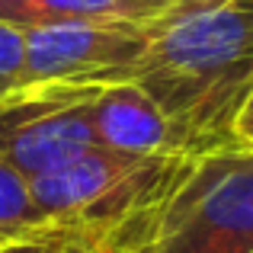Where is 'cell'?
I'll return each instance as SVG.
<instances>
[{"label":"cell","instance_id":"cell-1","mask_svg":"<svg viewBox=\"0 0 253 253\" xmlns=\"http://www.w3.org/2000/svg\"><path fill=\"white\" fill-rule=\"evenodd\" d=\"M151 45L131 81L167 119L189 157L237 148V116L253 93V0L148 23Z\"/></svg>","mask_w":253,"mask_h":253},{"label":"cell","instance_id":"cell-8","mask_svg":"<svg viewBox=\"0 0 253 253\" xmlns=\"http://www.w3.org/2000/svg\"><path fill=\"white\" fill-rule=\"evenodd\" d=\"M26 74V32L0 23V96L13 86H23Z\"/></svg>","mask_w":253,"mask_h":253},{"label":"cell","instance_id":"cell-11","mask_svg":"<svg viewBox=\"0 0 253 253\" xmlns=\"http://www.w3.org/2000/svg\"><path fill=\"white\" fill-rule=\"evenodd\" d=\"M234 138H237V148H250V144H253V93H250L247 103H244L241 116H237Z\"/></svg>","mask_w":253,"mask_h":253},{"label":"cell","instance_id":"cell-5","mask_svg":"<svg viewBox=\"0 0 253 253\" xmlns=\"http://www.w3.org/2000/svg\"><path fill=\"white\" fill-rule=\"evenodd\" d=\"M86 122L99 148L128 154L176 151L164 112L135 81L99 84L86 103Z\"/></svg>","mask_w":253,"mask_h":253},{"label":"cell","instance_id":"cell-12","mask_svg":"<svg viewBox=\"0 0 253 253\" xmlns=\"http://www.w3.org/2000/svg\"><path fill=\"white\" fill-rule=\"evenodd\" d=\"M144 3H154V6H161V13H164V10H167V3H170V0H144Z\"/></svg>","mask_w":253,"mask_h":253},{"label":"cell","instance_id":"cell-6","mask_svg":"<svg viewBox=\"0 0 253 253\" xmlns=\"http://www.w3.org/2000/svg\"><path fill=\"white\" fill-rule=\"evenodd\" d=\"M157 16L161 6L144 0H0V23L23 32L61 23H90V19L151 23Z\"/></svg>","mask_w":253,"mask_h":253},{"label":"cell","instance_id":"cell-3","mask_svg":"<svg viewBox=\"0 0 253 253\" xmlns=\"http://www.w3.org/2000/svg\"><path fill=\"white\" fill-rule=\"evenodd\" d=\"M99 84H23L0 96V161L32 179L96 148L86 103Z\"/></svg>","mask_w":253,"mask_h":253},{"label":"cell","instance_id":"cell-4","mask_svg":"<svg viewBox=\"0 0 253 253\" xmlns=\"http://www.w3.org/2000/svg\"><path fill=\"white\" fill-rule=\"evenodd\" d=\"M148 45V23H131V19H90V23L26 29L23 84L131 81Z\"/></svg>","mask_w":253,"mask_h":253},{"label":"cell","instance_id":"cell-14","mask_svg":"<svg viewBox=\"0 0 253 253\" xmlns=\"http://www.w3.org/2000/svg\"><path fill=\"white\" fill-rule=\"evenodd\" d=\"M250 148H253V144H250Z\"/></svg>","mask_w":253,"mask_h":253},{"label":"cell","instance_id":"cell-2","mask_svg":"<svg viewBox=\"0 0 253 253\" xmlns=\"http://www.w3.org/2000/svg\"><path fill=\"white\" fill-rule=\"evenodd\" d=\"M148 253H253V148L199 157L164 205Z\"/></svg>","mask_w":253,"mask_h":253},{"label":"cell","instance_id":"cell-9","mask_svg":"<svg viewBox=\"0 0 253 253\" xmlns=\"http://www.w3.org/2000/svg\"><path fill=\"white\" fill-rule=\"evenodd\" d=\"M0 253H86L71 237H23L0 247Z\"/></svg>","mask_w":253,"mask_h":253},{"label":"cell","instance_id":"cell-13","mask_svg":"<svg viewBox=\"0 0 253 253\" xmlns=\"http://www.w3.org/2000/svg\"><path fill=\"white\" fill-rule=\"evenodd\" d=\"M10 241H16V237H3V234H0V247H3V244H10ZM19 241H23V237H19Z\"/></svg>","mask_w":253,"mask_h":253},{"label":"cell","instance_id":"cell-7","mask_svg":"<svg viewBox=\"0 0 253 253\" xmlns=\"http://www.w3.org/2000/svg\"><path fill=\"white\" fill-rule=\"evenodd\" d=\"M0 234L16 237V241L19 237H68L64 231L51 228L39 215L36 202L29 196V179H23L3 161H0Z\"/></svg>","mask_w":253,"mask_h":253},{"label":"cell","instance_id":"cell-10","mask_svg":"<svg viewBox=\"0 0 253 253\" xmlns=\"http://www.w3.org/2000/svg\"><path fill=\"white\" fill-rule=\"evenodd\" d=\"M224 3H234V0H170L167 10L157 19H176V16H192V13H205V10H218ZM154 23V19H151Z\"/></svg>","mask_w":253,"mask_h":253}]
</instances>
